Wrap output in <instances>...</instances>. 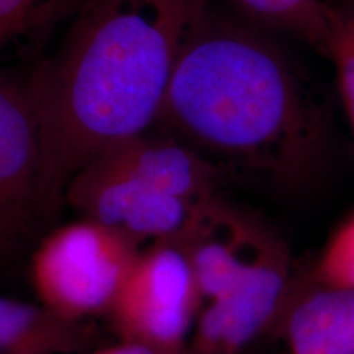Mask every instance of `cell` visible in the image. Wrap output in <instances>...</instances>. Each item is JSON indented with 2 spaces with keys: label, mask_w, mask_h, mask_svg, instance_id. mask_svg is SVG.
Wrapping results in <instances>:
<instances>
[{
  "label": "cell",
  "mask_w": 354,
  "mask_h": 354,
  "mask_svg": "<svg viewBox=\"0 0 354 354\" xmlns=\"http://www.w3.org/2000/svg\"><path fill=\"white\" fill-rule=\"evenodd\" d=\"M158 128L223 172L277 187L305 183L325 145L322 109L294 61L210 8L185 39Z\"/></svg>",
  "instance_id": "cell-2"
},
{
  "label": "cell",
  "mask_w": 354,
  "mask_h": 354,
  "mask_svg": "<svg viewBox=\"0 0 354 354\" xmlns=\"http://www.w3.org/2000/svg\"><path fill=\"white\" fill-rule=\"evenodd\" d=\"M43 172L41 127L28 82L0 73V259L50 221Z\"/></svg>",
  "instance_id": "cell-5"
},
{
  "label": "cell",
  "mask_w": 354,
  "mask_h": 354,
  "mask_svg": "<svg viewBox=\"0 0 354 354\" xmlns=\"http://www.w3.org/2000/svg\"><path fill=\"white\" fill-rule=\"evenodd\" d=\"M307 276L322 284L354 289V215L333 233Z\"/></svg>",
  "instance_id": "cell-14"
},
{
  "label": "cell",
  "mask_w": 354,
  "mask_h": 354,
  "mask_svg": "<svg viewBox=\"0 0 354 354\" xmlns=\"http://www.w3.org/2000/svg\"><path fill=\"white\" fill-rule=\"evenodd\" d=\"M209 8L210 0H91L26 79L41 127L48 218L88 162L159 127L185 39Z\"/></svg>",
  "instance_id": "cell-1"
},
{
  "label": "cell",
  "mask_w": 354,
  "mask_h": 354,
  "mask_svg": "<svg viewBox=\"0 0 354 354\" xmlns=\"http://www.w3.org/2000/svg\"><path fill=\"white\" fill-rule=\"evenodd\" d=\"M331 21L333 25L326 56L335 64L339 95L354 133V6H331Z\"/></svg>",
  "instance_id": "cell-13"
},
{
  "label": "cell",
  "mask_w": 354,
  "mask_h": 354,
  "mask_svg": "<svg viewBox=\"0 0 354 354\" xmlns=\"http://www.w3.org/2000/svg\"><path fill=\"white\" fill-rule=\"evenodd\" d=\"M141 251V243L91 218L59 225L32 256L39 305L66 322L105 318Z\"/></svg>",
  "instance_id": "cell-3"
},
{
  "label": "cell",
  "mask_w": 354,
  "mask_h": 354,
  "mask_svg": "<svg viewBox=\"0 0 354 354\" xmlns=\"http://www.w3.org/2000/svg\"><path fill=\"white\" fill-rule=\"evenodd\" d=\"M272 328L290 354H354V289L295 276Z\"/></svg>",
  "instance_id": "cell-9"
},
{
  "label": "cell",
  "mask_w": 354,
  "mask_h": 354,
  "mask_svg": "<svg viewBox=\"0 0 354 354\" xmlns=\"http://www.w3.org/2000/svg\"><path fill=\"white\" fill-rule=\"evenodd\" d=\"M97 343L94 322H66L43 305L0 295V354H87Z\"/></svg>",
  "instance_id": "cell-10"
},
{
  "label": "cell",
  "mask_w": 354,
  "mask_h": 354,
  "mask_svg": "<svg viewBox=\"0 0 354 354\" xmlns=\"http://www.w3.org/2000/svg\"><path fill=\"white\" fill-rule=\"evenodd\" d=\"M76 0H0V59L41 41Z\"/></svg>",
  "instance_id": "cell-12"
},
{
  "label": "cell",
  "mask_w": 354,
  "mask_h": 354,
  "mask_svg": "<svg viewBox=\"0 0 354 354\" xmlns=\"http://www.w3.org/2000/svg\"><path fill=\"white\" fill-rule=\"evenodd\" d=\"M202 299L179 241L143 248L105 320L120 342L187 346Z\"/></svg>",
  "instance_id": "cell-4"
},
{
  "label": "cell",
  "mask_w": 354,
  "mask_h": 354,
  "mask_svg": "<svg viewBox=\"0 0 354 354\" xmlns=\"http://www.w3.org/2000/svg\"><path fill=\"white\" fill-rule=\"evenodd\" d=\"M64 203L84 218L99 221L141 245L179 240L202 207L162 192L105 158H95L74 176Z\"/></svg>",
  "instance_id": "cell-7"
},
{
  "label": "cell",
  "mask_w": 354,
  "mask_h": 354,
  "mask_svg": "<svg viewBox=\"0 0 354 354\" xmlns=\"http://www.w3.org/2000/svg\"><path fill=\"white\" fill-rule=\"evenodd\" d=\"M250 19L277 32L289 33L328 55L331 6L323 0H232Z\"/></svg>",
  "instance_id": "cell-11"
},
{
  "label": "cell",
  "mask_w": 354,
  "mask_h": 354,
  "mask_svg": "<svg viewBox=\"0 0 354 354\" xmlns=\"http://www.w3.org/2000/svg\"><path fill=\"white\" fill-rule=\"evenodd\" d=\"M272 236L268 227L221 196L202 205L177 240L192 266L202 305L232 286Z\"/></svg>",
  "instance_id": "cell-8"
},
{
  "label": "cell",
  "mask_w": 354,
  "mask_h": 354,
  "mask_svg": "<svg viewBox=\"0 0 354 354\" xmlns=\"http://www.w3.org/2000/svg\"><path fill=\"white\" fill-rule=\"evenodd\" d=\"M297 274L286 243L274 236L215 299L202 305L189 348L194 354H241L276 323Z\"/></svg>",
  "instance_id": "cell-6"
},
{
  "label": "cell",
  "mask_w": 354,
  "mask_h": 354,
  "mask_svg": "<svg viewBox=\"0 0 354 354\" xmlns=\"http://www.w3.org/2000/svg\"><path fill=\"white\" fill-rule=\"evenodd\" d=\"M87 354H194L190 351L189 344L187 346L180 348H162V346H153V344L146 343H135V342H120L107 344V346H99L92 349Z\"/></svg>",
  "instance_id": "cell-15"
}]
</instances>
